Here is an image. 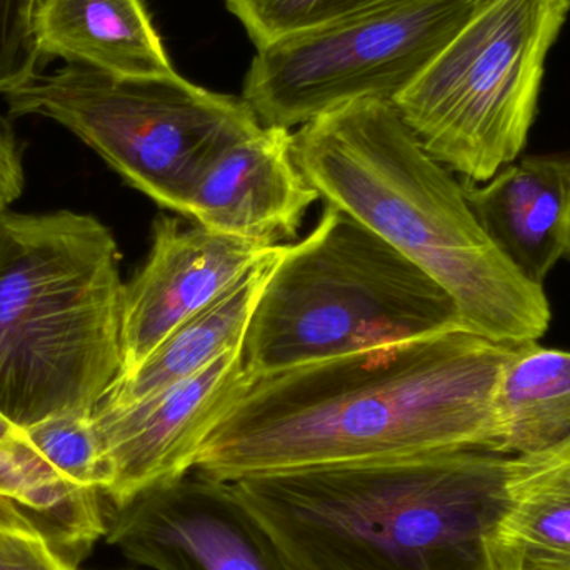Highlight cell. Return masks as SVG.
I'll list each match as a JSON object with an SVG mask.
<instances>
[{"instance_id":"obj_17","label":"cell","mask_w":570,"mask_h":570,"mask_svg":"<svg viewBox=\"0 0 570 570\" xmlns=\"http://www.w3.org/2000/svg\"><path fill=\"white\" fill-rule=\"evenodd\" d=\"M495 454H531L570 435V352L522 345L505 365L494 399Z\"/></svg>"},{"instance_id":"obj_13","label":"cell","mask_w":570,"mask_h":570,"mask_svg":"<svg viewBox=\"0 0 570 570\" xmlns=\"http://www.w3.org/2000/svg\"><path fill=\"white\" fill-rule=\"evenodd\" d=\"M489 239L528 283L546 279L568 254L570 156H532L488 183L462 180Z\"/></svg>"},{"instance_id":"obj_11","label":"cell","mask_w":570,"mask_h":570,"mask_svg":"<svg viewBox=\"0 0 570 570\" xmlns=\"http://www.w3.org/2000/svg\"><path fill=\"white\" fill-rule=\"evenodd\" d=\"M277 247L157 217L147 263L124 284L122 371L117 379L134 374L174 328L213 304Z\"/></svg>"},{"instance_id":"obj_20","label":"cell","mask_w":570,"mask_h":570,"mask_svg":"<svg viewBox=\"0 0 570 570\" xmlns=\"http://www.w3.org/2000/svg\"><path fill=\"white\" fill-rule=\"evenodd\" d=\"M0 570H79L46 539L23 529L0 528Z\"/></svg>"},{"instance_id":"obj_23","label":"cell","mask_w":570,"mask_h":570,"mask_svg":"<svg viewBox=\"0 0 570 570\" xmlns=\"http://www.w3.org/2000/svg\"><path fill=\"white\" fill-rule=\"evenodd\" d=\"M566 257H570V227H569L568 254H566Z\"/></svg>"},{"instance_id":"obj_15","label":"cell","mask_w":570,"mask_h":570,"mask_svg":"<svg viewBox=\"0 0 570 570\" xmlns=\"http://www.w3.org/2000/svg\"><path fill=\"white\" fill-rule=\"evenodd\" d=\"M489 559L492 570H570V435L509 458L505 505Z\"/></svg>"},{"instance_id":"obj_22","label":"cell","mask_w":570,"mask_h":570,"mask_svg":"<svg viewBox=\"0 0 570 570\" xmlns=\"http://www.w3.org/2000/svg\"><path fill=\"white\" fill-rule=\"evenodd\" d=\"M12 428L13 425L0 415V438H3V435H6Z\"/></svg>"},{"instance_id":"obj_1","label":"cell","mask_w":570,"mask_h":570,"mask_svg":"<svg viewBox=\"0 0 570 570\" xmlns=\"http://www.w3.org/2000/svg\"><path fill=\"white\" fill-rule=\"evenodd\" d=\"M524 344L458 327L259 377L210 432L194 471L234 482L451 449L495 452V391Z\"/></svg>"},{"instance_id":"obj_18","label":"cell","mask_w":570,"mask_h":570,"mask_svg":"<svg viewBox=\"0 0 570 570\" xmlns=\"http://www.w3.org/2000/svg\"><path fill=\"white\" fill-rule=\"evenodd\" d=\"M385 2L391 0H224L256 49L281 37Z\"/></svg>"},{"instance_id":"obj_2","label":"cell","mask_w":570,"mask_h":570,"mask_svg":"<svg viewBox=\"0 0 570 570\" xmlns=\"http://www.w3.org/2000/svg\"><path fill=\"white\" fill-rule=\"evenodd\" d=\"M509 458L451 449L229 482L298 570H492Z\"/></svg>"},{"instance_id":"obj_12","label":"cell","mask_w":570,"mask_h":570,"mask_svg":"<svg viewBox=\"0 0 570 570\" xmlns=\"http://www.w3.org/2000/svg\"><path fill=\"white\" fill-rule=\"evenodd\" d=\"M318 199L295 163L291 130L261 126L214 154L186 217L217 233L279 246L295 237Z\"/></svg>"},{"instance_id":"obj_9","label":"cell","mask_w":570,"mask_h":570,"mask_svg":"<svg viewBox=\"0 0 570 570\" xmlns=\"http://www.w3.org/2000/svg\"><path fill=\"white\" fill-rule=\"evenodd\" d=\"M104 539L149 570H298L229 482L197 471L119 504L106 502Z\"/></svg>"},{"instance_id":"obj_8","label":"cell","mask_w":570,"mask_h":570,"mask_svg":"<svg viewBox=\"0 0 570 570\" xmlns=\"http://www.w3.org/2000/svg\"><path fill=\"white\" fill-rule=\"evenodd\" d=\"M491 0H391L257 49L243 99L291 130L358 100H394Z\"/></svg>"},{"instance_id":"obj_7","label":"cell","mask_w":570,"mask_h":570,"mask_svg":"<svg viewBox=\"0 0 570 570\" xmlns=\"http://www.w3.org/2000/svg\"><path fill=\"white\" fill-rule=\"evenodd\" d=\"M570 0H491L394 100L425 153L482 184L521 156Z\"/></svg>"},{"instance_id":"obj_10","label":"cell","mask_w":570,"mask_h":570,"mask_svg":"<svg viewBox=\"0 0 570 570\" xmlns=\"http://www.w3.org/2000/svg\"><path fill=\"white\" fill-rule=\"evenodd\" d=\"M256 381L237 348L144 401L97 405L92 421L106 465L104 501L119 504L194 471L210 432Z\"/></svg>"},{"instance_id":"obj_6","label":"cell","mask_w":570,"mask_h":570,"mask_svg":"<svg viewBox=\"0 0 570 570\" xmlns=\"http://www.w3.org/2000/svg\"><path fill=\"white\" fill-rule=\"evenodd\" d=\"M3 97L10 117L56 120L134 189L183 216L214 154L261 127L243 97L204 89L176 70L116 76L66 63Z\"/></svg>"},{"instance_id":"obj_21","label":"cell","mask_w":570,"mask_h":570,"mask_svg":"<svg viewBox=\"0 0 570 570\" xmlns=\"http://www.w3.org/2000/svg\"><path fill=\"white\" fill-rule=\"evenodd\" d=\"M23 180L22 150L9 120L0 117V213L19 199Z\"/></svg>"},{"instance_id":"obj_4","label":"cell","mask_w":570,"mask_h":570,"mask_svg":"<svg viewBox=\"0 0 570 570\" xmlns=\"http://www.w3.org/2000/svg\"><path fill=\"white\" fill-rule=\"evenodd\" d=\"M112 233L86 214L0 213V415L94 411L122 371Z\"/></svg>"},{"instance_id":"obj_19","label":"cell","mask_w":570,"mask_h":570,"mask_svg":"<svg viewBox=\"0 0 570 570\" xmlns=\"http://www.w3.org/2000/svg\"><path fill=\"white\" fill-rule=\"evenodd\" d=\"M43 66L30 33V0H0V94L19 89Z\"/></svg>"},{"instance_id":"obj_16","label":"cell","mask_w":570,"mask_h":570,"mask_svg":"<svg viewBox=\"0 0 570 570\" xmlns=\"http://www.w3.org/2000/svg\"><path fill=\"white\" fill-rule=\"evenodd\" d=\"M284 247H277L213 304L174 328L134 374L117 379L97 405L119 407L144 401L243 348L261 295Z\"/></svg>"},{"instance_id":"obj_14","label":"cell","mask_w":570,"mask_h":570,"mask_svg":"<svg viewBox=\"0 0 570 570\" xmlns=\"http://www.w3.org/2000/svg\"><path fill=\"white\" fill-rule=\"evenodd\" d=\"M30 33L46 63L62 59L116 76L174 72L142 0H30Z\"/></svg>"},{"instance_id":"obj_3","label":"cell","mask_w":570,"mask_h":570,"mask_svg":"<svg viewBox=\"0 0 570 570\" xmlns=\"http://www.w3.org/2000/svg\"><path fill=\"white\" fill-rule=\"evenodd\" d=\"M292 144L318 196L441 285L462 327L504 344L538 342L549 331L546 288L499 253L462 183L425 153L394 104H348L298 127Z\"/></svg>"},{"instance_id":"obj_5","label":"cell","mask_w":570,"mask_h":570,"mask_svg":"<svg viewBox=\"0 0 570 570\" xmlns=\"http://www.w3.org/2000/svg\"><path fill=\"white\" fill-rule=\"evenodd\" d=\"M458 327V305L441 285L374 230L327 204L315 229L284 247L243 354L259 379Z\"/></svg>"}]
</instances>
